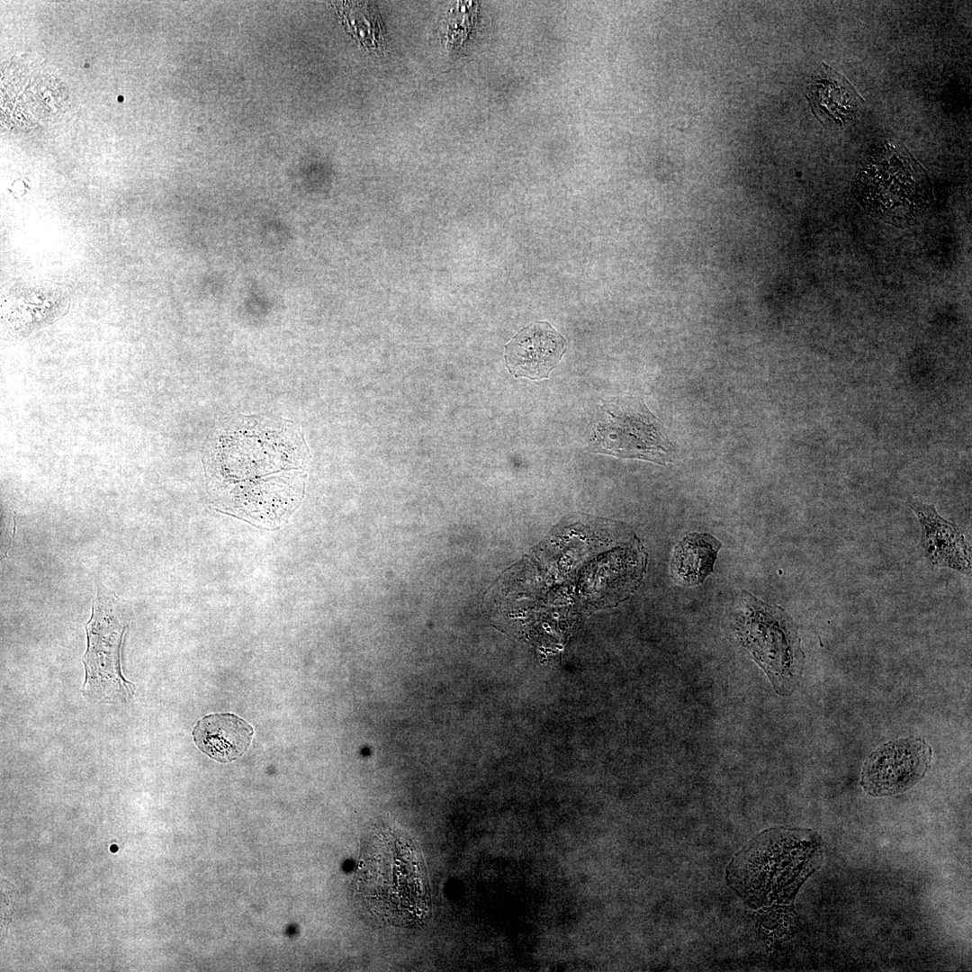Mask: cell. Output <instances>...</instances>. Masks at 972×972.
I'll return each mask as SVG.
<instances>
[{
	"label": "cell",
	"mask_w": 972,
	"mask_h": 972,
	"mask_svg": "<svg viewBox=\"0 0 972 972\" xmlns=\"http://www.w3.org/2000/svg\"><path fill=\"white\" fill-rule=\"evenodd\" d=\"M590 436V450L619 458L664 464L673 446L663 426L646 406L634 398L614 399L601 407Z\"/></svg>",
	"instance_id": "8992f818"
},
{
	"label": "cell",
	"mask_w": 972,
	"mask_h": 972,
	"mask_svg": "<svg viewBox=\"0 0 972 972\" xmlns=\"http://www.w3.org/2000/svg\"><path fill=\"white\" fill-rule=\"evenodd\" d=\"M307 449L300 434L276 422L247 421L231 425L220 437L214 450V464L220 466L221 486L232 489L228 495L251 497L276 473L302 477L306 465ZM243 502V501H242Z\"/></svg>",
	"instance_id": "3957f363"
},
{
	"label": "cell",
	"mask_w": 972,
	"mask_h": 972,
	"mask_svg": "<svg viewBox=\"0 0 972 972\" xmlns=\"http://www.w3.org/2000/svg\"><path fill=\"white\" fill-rule=\"evenodd\" d=\"M734 626L740 644L764 670L775 691L790 695L802 678L805 654L788 613L747 591L736 602Z\"/></svg>",
	"instance_id": "5b68a950"
},
{
	"label": "cell",
	"mask_w": 972,
	"mask_h": 972,
	"mask_svg": "<svg viewBox=\"0 0 972 972\" xmlns=\"http://www.w3.org/2000/svg\"><path fill=\"white\" fill-rule=\"evenodd\" d=\"M252 726L233 714H212L199 720L193 730L197 747L212 759L228 763L248 750Z\"/></svg>",
	"instance_id": "7c38bea8"
},
{
	"label": "cell",
	"mask_w": 972,
	"mask_h": 972,
	"mask_svg": "<svg viewBox=\"0 0 972 972\" xmlns=\"http://www.w3.org/2000/svg\"><path fill=\"white\" fill-rule=\"evenodd\" d=\"M856 190L867 211L898 227L914 224L932 200L922 166L901 145L887 142L867 158Z\"/></svg>",
	"instance_id": "277c9868"
},
{
	"label": "cell",
	"mask_w": 972,
	"mask_h": 972,
	"mask_svg": "<svg viewBox=\"0 0 972 972\" xmlns=\"http://www.w3.org/2000/svg\"><path fill=\"white\" fill-rule=\"evenodd\" d=\"M908 507L921 526V547L932 567L971 573V546L958 527L943 518L933 504L910 500Z\"/></svg>",
	"instance_id": "30bf717a"
},
{
	"label": "cell",
	"mask_w": 972,
	"mask_h": 972,
	"mask_svg": "<svg viewBox=\"0 0 972 972\" xmlns=\"http://www.w3.org/2000/svg\"><path fill=\"white\" fill-rule=\"evenodd\" d=\"M932 759V750L922 738L886 742L863 763L860 785L875 797L905 792L925 776Z\"/></svg>",
	"instance_id": "ba28073f"
},
{
	"label": "cell",
	"mask_w": 972,
	"mask_h": 972,
	"mask_svg": "<svg viewBox=\"0 0 972 972\" xmlns=\"http://www.w3.org/2000/svg\"><path fill=\"white\" fill-rule=\"evenodd\" d=\"M360 868L361 891L374 914L403 927L426 922L430 910L426 868L406 835L386 825L372 827Z\"/></svg>",
	"instance_id": "6da1fadb"
},
{
	"label": "cell",
	"mask_w": 972,
	"mask_h": 972,
	"mask_svg": "<svg viewBox=\"0 0 972 972\" xmlns=\"http://www.w3.org/2000/svg\"><path fill=\"white\" fill-rule=\"evenodd\" d=\"M823 846L815 832L790 827L766 830L734 856L727 870L731 886L755 905L791 901L821 865Z\"/></svg>",
	"instance_id": "7a4b0ae2"
},
{
	"label": "cell",
	"mask_w": 972,
	"mask_h": 972,
	"mask_svg": "<svg viewBox=\"0 0 972 972\" xmlns=\"http://www.w3.org/2000/svg\"><path fill=\"white\" fill-rule=\"evenodd\" d=\"M354 5L351 13L353 30L365 45L377 48L382 44V35L377 12L370 4Z\"/></svg>",
	"instance_id": "5bb4252c"
},
{
	"label": "cell",
	"mask_w": 972,
	"mask_h": 972,
	"mask_svg": "<svg viewBox=\"0 0 972 972\" xmlns=\"http://www.w3.org/2000/svg\"><path fill=\"white\" fill-rule=\"evenodd\" d=\"M807 99L815 117L831 129L853 122L864 104L848 79L826 64L809 86Z\"/></svg>",
	"instance_id": "8fae6325"
},
{
	"label": "cell",
	"mask_w": 972,
	"mask_h": 972,
	"mask_svg": "<svg viewBox=\"0 0 972 972\" xmlns=\"http://www.w3.org/2000/svg\"><path fill=\"white\" fill-rule=\"evenodd\" d=\"M87 650L83 662L86 680L82 691L90 699H126L134 692V684L121 672L120 652L126 625L100 603L94 604L86 626Z\"/></svg>",
	"instance_id": "52a82bcc"
},
{
	"label": "cell",
	"mask_w": 972,
	"mask_h": 972,
	"mask_svg": "<svg viewBox=\"0 0 972 972\" xmlns=\"http://www.w3.org/2000/svg\"><path fill=\"white\" fill-rule=\"evenodd\" d=\"M565 349L564 338L548 322H535L521 329L506 346V364L517 378L545 380Z\"/></svg>",
	"instance_id": "9c48e42d"
},
{
	"label": "cell",
	"mask_w": 972,
	"mask_h": 972,
	"mask_svg": "<svg viewBox=\"0 0 972 972\" xmlns=\"http://www.w3.org/2000/svg\"><path fill=\"white\" fill-rule=\"evenodd\" d=\"M722 544L707 533H691L674 548L670 561L672 580L683 587L698 585L713 572Z\"/></svg>",
	"instance_id": "4fadbf2b"
}]
</instances>
